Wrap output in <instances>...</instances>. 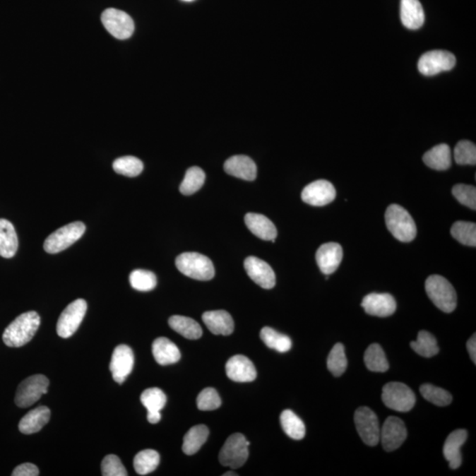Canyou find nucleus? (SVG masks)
Masks as SVG:
<instances>
[{
  "label": "nucleus",
  "mask_w": 476,
  "mask_h": 476,
  "mask_svg": "<svg viewBox=\"0 0 476 476\" xmlns=\"http://www.w3.org/2000/svg\"><path fill=\"white\" fill-rule=\"evenodd\" d=\"M245 225L252 234L262 240L275 243L277 230L275 225L265 215L249 213L244 218Z\"/></svg>",
  "instance_id": "23"
},
{
  "label": "nucleus",
  "mask_w": 476,
  "mask_h": 476,
  "mask_svg": "<svg viewBox=\"0 0 476 476\" xmlns=\"http://www.w3.org/2000/svg\"><path fill=\"white\" fill-rule=\"evenodd\" d=\"M336 190L328 181L317 180L308 184L302 191V200L314 207H323L335 201Z\"/></svg>",
  "instance_id": "14"
},
{
  "label": "nucleus",
  "mask_w": 476,
  "mask_h": 476,
  "mask_svg": "<svg viewBox=\"0 0 476 476\" xmlns=\"http://www.w3.org/2000/svg\"><path fill=\"white\" fill-rule=\"evenodd\" d=\"M454 159L460 165H475L476 147L473 142L460 141L454 148Z\"/></svg>",
  "instance_id": "43"
},
{
  "label": "nucleus",
  "mask_w": 476,
  "mask_h": 476,
  "mask_svg": "<svg viewBox=\"0 0 476 476\" xmlns=\"http://www.w3.org/2000/svg\"><path fill=\"white\" fill-rule=\"evenodd\" d=\"M407 436V428L403 421L395 417L387 418L382 429H380V439L383 449L387 452H393L399 448Z\"/></svg>",
  "instance_id": "13"
},
{
  "label": "nucleus",
  "mask_w": 476,
  "mask_h": 476,
  "mask_svg": "<svg viewBox=\"0 0 476 476\" xmlns=\"http://www.w3.org/2000/svg\"><path fill=\"white\" fill-rule=\"evenodd\" d=\"M343 258V248L337 243L322 244L316 254V261H317L319 269L328 276L336 271Z\"/></svg>",
  "instance_id": "18"
},
{
  "label": "nucleus",
  "mask_w": 476,
  "mask_h": 476,
  "mask_svg": "<svg viewBox=\"0 0 476 476\" xmlns=\"http://www.w3.org/2000/svg\"><path fill=\"white\" fill-rule=\"evenodd\" d=\"M244 269L249 277L265 290H271L275 286V273L271 266L262 259L248 257L244 261Z\"/></svg>",
  "instance_id": "16"
},
{
  "label": "nucleus",
  "mask_w": 476,
  "mask_h": 476,
  "mask_svg": "<svg viewBox=\"0 0 476 476\" xmlns=\"http://www.w3.org/2000/svg\"><path fill=\"white\" fill-rule=\"evenodd\" d=\"M49 381L45 376L37 374L30 376L18 386L16 404L19 407H28L47 393Z\"/></svg>",
  "instance_id": "8"
},
{
  "label": "nucleus",
  "mask_w": 476,
  "mask_h": 476,
  "mask_svg": "<svg viewBox=\"0 0 476 476\" xmlns=\"http://www.w3.org/2000/svg\"><path fill=\"white\" fill-rule=\"evenodd\" d=\"M202 319L208 330L215 335H230L234 331L233 319L226 311L205 312Z\"/></svg>",
  "instance_id": "22"
},
{
  "label": "nucleus",
  "mask_w": 476,
  "mask_h": 476,
  "mask_svg": "<svg viewBox=\"0 0 476 476\" xmlns=\"http://www.w3.org/2000/svg\"><path fill=\"white\" fill-rule=\"evenodd\" d=\"M169 325L174 331L189 340L200 339L203 333L198 322L184 316H172L169 319Z\"/></svg>",
  "instance_id": "29"
},
{
  "label": "nucleus",
  "mask_w": 476,
  "mask_h": 476,
  "mask_svg": "<svg viewBox=\"0 0 476 476\" xmlns=\"http://www.w3.org/2000/svg\"><path fill=\"white\" fill-rule=\"evenodd\" d=\"M422 160L431 169L446 170L452 165V153L448 145L439 144L426 152Z\"/></svg>",
  "instance_id": "27"
},
{
  "label": "nucleus",
  "mask_w": 476,
  "mask_h": 476,
  "mask_svg": "<svg viewBox=\"0 0 476 476\" xmlns=\"http://www.w3.org/2000/svg\"><path fill=\"white\" fill-rule=\"evenodd\" d=\"M468 432L466 429H456L451 433L444 445V456L448 460L449 466L452 470H457L463 463L460 448L467 441Z\"/></svg>",
  "instance_id": "21"
},
{
  "label": "nucleus",
  "mask_w": 476,
  "mask_h": 476,
  "mask_svg": "<svg viewBox=\"0 0 476 476\" xmlns=\"http://www.w3.org/2000/svg\"><path fill=\"white\" fill-rule=\"evenodd\" d=\"M386 223L392 235L403 243L413 241L417 237V229L413 218L399 205L393 204L386 209Z\"/></svg>",
  "instance_id": "2"
},
{
  "label": "nucleus",
  "mask_w": 476,
  "mask_h": 476,
  "mask_svg": "<svg viewBox=\"0 0 476 476\" xmlns=\"http://www.w3.org/2000/svg\"><path fill=\"white\" fill-rule=\"evenodd\" d=\"M468 352H470L472 361L476 364V337L475 335L471 337L467 343Z\"/></svg>",
  "instance_id": "48"
},
{
  "label": "nucleus",
  "mask_w": 476,
  "mask_h": 476,
  "mask_svg": "<svg viewBox=\"0 0 476 476\" xmlns=\"http://www.w3.org/2000/svg\"><path fill=\"white\" fill-rule=\"evenodd\" d=\"M225 170L230 176L246 181H254L257 177V166L246 155H234L227 160Z\"/></svg>",
  "instance_id": "20"
},
{
  "label": "nucleus",
  "mask_w": 476,
  "mask_h": 476,
  "mask_svg": "<svg viewBox=\"0 0 476 476\" xmlns=\"http://www.w3.org/2000/svg\"><path fill=\"white\" fill-rule=\"evenodd\" d=\"M88 309L87 302L77 299L71 303L62 312L56 324V333L66 339L74 335L83 322Z\"/></svg>",
  "instance_id": "9"
},
{
  "label": "nucleus",
  "mask_w": 476,
  "mask_h": 476,
  "mask_svg": "<svg viewBox=\"0 0 476 476\" xmlns=\"http://www.w3.org/2000/svg\"><path fill=\"white\" fill-rule=\"evenodd\" d=\"M226 373L228 378L235 382H251L257 378L254 364L250 359L242 355L229 359L226 364Z\"/></svg>",
  "instance_id": "19"
},
{
  "label": "nucleus",
  "mask_w": 476,
  "mask_h": 476,
  "mask_svg": "<svg viewBox=\"0 0 476 476\" xmlns=\"http://www.w3.org/2000/svg\"><path fill=\"white\" fill-rule=\"evenodd\" d=\"M161 413H148V421L150 422V424H157V422L161 421Z\"/></svg>",
  "instance_id": "49"
},
{
  "label": "nucleus",
  "mask_w": 476,
  "mask_h": 476,
  "mask_svg": "<svg viewBox=\"0 0 476 476\" xmlns=\"http://www.w3.org/2000/svg\"><path fill=\"white\" fill-rule=\"evenodd\" d=\"M152 352L157 364L162 366L176 364L181 358L179 347L165 337H160L153 343Z\"/></svg>",
  "instance_id": "26"
},
{
  "label": "nucleus",
  "mask_w": 476,
  "mask_h": 476,
  "mask_svg": "<svg viewBox=\"0 0 476 476\" xmlns=\"http://www.w3.org/2000/svg\"><path fill=\"white\" fill-rule=\"evenodd\" d=\"M222 475L223 476H237V474L234 473V472L229 471V472H227V473L223 474Z\"/></svg>",
  "instance_id": "50"
},
{
  "label": "nucleus",
  "mask_w": 476,
  "mask_h": 476,
  "mask_svg": "<svg viewBox=\"0 0 476 476\" xmlns=\"http://www.w3.org/2000/svg\"><path fill=\"white\" fill-rule=\"evenodd\" d=\"M40 323V316L33 311L18 316L4 332V343L11 347L26 345L37 332Z\"/></svg>",
  "instance_id": "1"
},
{
  "label": "nucleus",
  "mask_w": 476,
  "mask_h": 476,
  "mask_svg": "<svg viewBox=\"0 0 476 476\" xmlns=\"http://www.w3.org/2000/svg\"><path fill=\"white\" fill-rule=\"evenodd\" d=\"M176 266L183 275L198 280L214 278L215 268L211 259L198 252H184L176 259Z\"/></svg>",
  "instance_id": "4"
},
{
  "label": "nucleus",
  "mask_w": 476,
  "mask_h": 476,
  "mask_svg": "<svg viewBox=\"0 0 476 476\" xmlns=\"http://www.w3.org/2000/svg\"><path fill=\"white\" fill-rule=\"evenodd\" d=\"M208 436L209 429L207 426L203 424L194 426L184 436L183 452L187 456H194L207 441Z\"/></svg>",
  "instance_id": "30"
},
{
  "label": "nucleus",
  "mask_w": 476,
  "mask_h": 476,
  "mask_svg": "<svg viewBox=\"0 0 476 476\" xmlns=\"http://www.w3.org/2000/svg\"><path fill=\"white\" fill-rule=\"evenodd\" d=\"M456 65V56L446 51H432L424 53L419 59L418 70L425 76H433L450 71Z\"/></svg>",
  "instance_id": "12"
},
{
  "label": "nucleus",
  "mask_w": 476,
  "mask_h": 476,
  "mask_svg": "<svg viewBox=\"0 0 476 476\" xmlns=\"http://www.w3.org/2000/svg\"><path fill=\"white\" fill-rule=\"evenodd\" d=\"M86 226L76 222L62 227L49 235L44 241V248L49 254H56L66 250L83 236Z\"/></svg>",
  "instance_id": "5"
},
{
  "label": "nucleus",
  "mask_w": 476,
  "mask_h": 476,
  "mask_svg": "<svg viewBox=\"0 0 476 476\" xmlns=\"http://www.w3.org/2000/svg\"><path fill=\"white\" fill-rule=\"evenodd\" d=\"M451 234L460 244L475 247L476 225L474 222H456L451 229Z\"/></svg>",
  "instance_id": "39"
},
{
  "label": "nucleus",
  "mask_w": 476,
  "mask_h": 476,
  "mask_svg": "<svg viewBox=\"0 0 476 476\" xmlns=\"http://www.w3.org/2000/svg\"><path fill=\"white\" fill-rule=\"evenodd\" d=\"M159 463V453L151 449L141 451L133 460L134 470L141 475L152 473L157 468Z\"/></svg>",
  "instance_id": "34"
},
{
  "label": "nucleus",
  "mask_w": 476,
  "mask_h": 476,
  "mask_svg": "<svg viewBox=\"0 0 476 476\" xmlns=\"http://www.w3.org/2000/svg\"><path fill=\"white\" fill-rule=\"evenodd\" d=\"M141 401L147 408L148 413H161V410L165 407L167 397L161 389L153 387L142 393Z\"/></svg>",
  "instance_id": "37"
},
{
  "label": "nucleus",
  "mask_w": 476,
  "mask_h": 476,
  "mask_svg": "<svg viewBox=\"0 0 476 476\" xmlns=\"http://www.w3.org/2000/svg\"><path fill=\"white\" fill-rule=\"evenodd\" d=\"M425 290L429 299L436 307L446 314L456 310L457 294L456 290L445 277L434 275L426 280Z\"/></svg>",
  "instance_id": "3"
},
{
  "label": "nucleus",
  "mask_w": 476,
  "mask_h": 476,
  "mask_svg": "<svg viewBox=\"0 0 476 476\" xmlns=\"http://www.w3.org/2000/svg\"><path fill=\"white\" fill-rule=\"evenodd\" d=\"M222 405L218 391L212 387H208L201 391L197 398V406L202 411H211L218 410Z\"/></svg>",
  "instance_id": "44"
},
{
  "label": "nucleus",
  "mask_w": 476,
  "mask_h": 476,
  "mask_svg": "<svg viewBox=\"0 0 476 476\" xmlns=\"http://www.w3.org/2000/svg\"><path fill=\"white\" fill-rule=\"evenodd\" d=\"M382 400L387 407L398 412H408L414 407L415 395L405 383L391 382L383 387Z\"/></svg>",
  "instance_id": "7"
},
{
  "label": "nucleus",
  "mask_w": 476,
  "mask_h": 476,
  "mask_svg": "<svg viewBox=\"0 0 476 476\" xmlns=\"http://www.w3.org/2000/svg\"><path fill=\"white\" fill-rule=\"evenodd\" d=\"M130 283L134 290L145 292L155 289L157 279L154 273L148 270L137 269L131 273Z\"/></svg>",
  "instance_id": "41"
},
{
  "label": "nucleus",
  "mask_w": 476,
  "mask_h": 476,
  "mask_svg": "<svg viewBox=\"0 0 476 476\" xmlns=\"http://www.w3.org/2000/svg\"><path fill=\"white\" fill-rule=\"evenodd\" d=\"M364 362L366 367L371 371L386 372L388 371L389 364L386 354L379 344H371L365 351Z\"/></svg>",
  "instance_id": "33"
},
{
  "label": "nucleus",
  "mask_w": 476,
  "mask_h": 476,
  "mask_svg": "<svg viewBox=\"0 0 476 476\" xmlns=\"http://www.w3.org/2000/svg\"><path fill=\"white\" fill-rule=\"evenodd\" d=\"M261 338L269 349L275 350L280 353H286L292 347V342L289 336L282 335L268 326L262 328Z\"/></svg>",
  "instance_id": "32"
},
{
  "label": "nucleus",
  "mask_w": 476,
  "mask_h": 476,
  "mask_svg": "<svg viewBox=\"0 0 476 476\" xmlns=\"http://www.w3.org/2000/svg\"><path fill=\"white\" fill-rule=\"evenodd\" d=\"M420 392L425 400L436 405V406H448L453 401L452 394L447 392L446 390L431 385V383L422 385L420 387Z\"/></svg>",
  "instance_id": "40"
},
{
  "label": "nucleus",
  "mask_w": 476,
  "mask_h": 476,
  "mask_svg": "<svg viewBox=\"0 0 476 476\" xmlns=\"http://www.w3.org/2000/svg\"><path fill=\"white\" fill-rule=\"evenodd\" d=\"M102 475L105 476H126V468L118 456H107L102 461Z\"/></svg>",
  "instance_id": "46"
},
{
  "label": "nucleus",
  "mask_w": 476,
  "mask_h": 476,
  "mask_svg": "<svg viewBox=\"0 0 476 476\" xmlns=\"http://www.w3.org/2000/svg\"><path fill=\"white\" fill-rule=\"evenodd\" d=\"M13 476H37L39 470L35 465L32 463L20 464L14 468Z\"/></svg>",
  "instance_id": "47"
},
{
  "label": "nucleus",
  "mask_w": 476,
  "mask_h": 476,
  "mask_svg": "<svg viewBox=\"0 0 476 476\" xmlns=\"http://www.w3.org/2000/svg\"><path fill=\"white\" fill-rule=\"evenodd\" d=\"M347 366L345 349L342 343H337L329 354L328 368L333 376H340L345 372Z\"/></svg>",
  "instance_id": "42"
},
{
  "label": "nucleus",
  "mask_w": 476,
  "mask_h": 476,
  "mask_svg": "<svg viewBox=\"0 0 476 476\" xmlns=\"http://www.w3.org/2000/svg\"><path fill=\"white\" fill-rule=\"evenodd\" d=\"M102 23L109 34L119 40H124L133 35L134 23L129 14L123 11L109 8L102 14Z\"/></svg>",
  "instance_id": "10"
},
{
  "label": "nucleus",
  "mask_w": 476,
  "mask_h": 476,
  "mask_svg": "<svg viewBox=\"0 0 476 476\" xmlns=\"http://www.w3.org/2000/svg\"><path fill=\"white\" fill-rule=\"evenodd\" d=\"M280 420L284 432L290 438L294 440H301L304 438L305 425L304 422L293 411L284 410L280 415Z\"/></svg>",
  "instance_id": "31"
},
{
  "label": "nucleus",
  "mask_w": 476,
  "mask_h": 476,
  "mask_svg": "<svg viewBox=\"0 0 476 476\" xmlns=\"http://www.w3.org/2000/svg\"><path fill=\"white\" fill-rule=\"evenodd\" d=\"M18 237L13 225L6 219H0V256L11 258L18 250Z\"/></svg>",
  "instance_id": "28"
},
{
  "label": "nucleus",
  "mask_w": 476,
  "mask_h": 476,
  "mask_svg": "<svg viewBox=\"0 0 476 476\" xmlns=\"http://www.w3.org/2000/svg\"><path fill=\"white\" fill-rule=\"evenodd\" d=\"M51 418V410L47 407L41 406L28 412L21 419L19 429L25 435L34 434L40 432Z\"/></svg>",
  "instance_id": "25"
},
{
  "label": "nucleus",
  "mask_w": 476,
  "mask_h": 476,
  "mask_svg": "<svg viewBox=\"0 0 476 476\" xmlns=\"http://www.w3.org/2000/svg\"><path fill=\"white\" fill-rule=\"evenodd\" d=\"M183 1L191 2V1H194V0H183Z\"/></svg>",
  "instance_id": "51"
},
{
  "label": "nucleus",
  "mask_w": 476,
  "mask_h": 476,
  "mask_svg": "<svg viewBox=\"0 0 476 476\" xmlns=\"http://www.w3.org/2000/svg\"><path fill=\"white\" fill-rule=\"evenodd\" d=\"M453 194L460 204L475 210L476 189L475 186L463 184H457V186L453 188Z\"/></svg>",
  "instance_id": "45"
},
{
  "label": "nucleus",
  "mask_w": 476,
  "mask_h": 476,
  "mask_svg": "<svg viewBox=\"0 0 476 476\" xmlns=\"http://www.w3.org/2000/svg\"><path fill=\"white\" fill-rule=\"evenodd\" d=\"M113 169L120 175L134 177L140 175L143 170V162L134 156H124L115 160Z\"/></svg>",
  "instance_id": "38"
},
{
  "label": "nucleus",
  "mask_w": 476,
  "mask_h": 476,
  "mask_svg": "<svg viewBox=\"0 0 476 476\" xmlns=\"http://www.w3.org/2000/svg\"><path fill=\"white\" fill-rule=\"evenodd\" d=\"M401 23L408 30H415L424 23V11L419 0H401Z\"/></svg>",
  "instance_id": "24"
},
{
  "label": "nucleus",
  "mask_w": 476,
  "mask_h": 476,
  "mask_svg": "<svg viewBox=\"0 0 476 476\" xmlns=\"http://www.w3.org/2000/svg\"><path fill=\"white\" fill-rule=\"evenodd\" d=\"M205 179V172L200 167H191L187 169L183 182L180 184V193L186 196L196 193L203 186Z\"/></svg>",
  "instance_id": "35"
},
{
  "label": "nucleus",
  "mask_w": 476,
  "mask_h": 476,
  "mask_svg": "<svg viewBox=\"0 0 476 476\" xmlns=\"http://www.w3.org/2000/svg\"><path fill=\"white\" fill-rule=\"evenodd\" d=\"M133 365L134 355L131 347L123 344L116 347L109 364L113 379L120 385L123 383L133 371Z\"/></svg>",
  "instance_id": "15"
},
{
  "label": "nucleus",
  "mask_w": 476,
  "mask_h": 476,
  "mask_svg": "<svg viewBox=\"0 0 476 476\" xmlns=\"http://www.w3.org/2000/svg\"><path fill=\"white\" fill-rule=\"evenodd\" d=\"M250 442L240 433L230 436L219 454L220 463L223 466L237 470L246 463L249 457L248 446Z\"/></svg>",
  "instance_id": "6"
},
{
  "label": "nucleus",
  "mask_w": 476,
  "mask_h": 476,
  "mask_svg": "<svg viewBox=\"0 0 476 476\" xmlns=\"http://www.w3.org/2000/svg\"><path fill=\"white\" fill-rule=\"evenodd\" d=\"M410 346L415 353L426 358L434 357L439 352L435 337L427 331L419 333L417 340L412 342Z\"/></svg>",
  "instance_id": "36"
},
{
  "label": "nucleus",
  "mask_w": 476,
  "mask_h": 476,
  "mask_svg": "<svg viewBox=\"0 0 476 476\" xmlns=\"http://www.w3.org/2000/svg\"><path fill=\"white\" fill-rule=\"evenodd\" d=\"M359 436L366 445L376 446L380 441V426L376 414L369 407H359L355 413Z\"/></svg>",
  "instance_id": "11"
},
{
  "label": "nucleus",
  "mask_w": 476,
  "mask_h": 476,
  "mask_svg": "<svg viewBox=\"0 0 476 476\" xmlns=\"http://www.w3.org/2000/svg\"><path fill=\"white\" fill-rule=\"evenodd\" d=\"M362 307L369 315L386 318L395 312L397 305L392 294L371 293L362 299Z\"/></svg>",
  "instance_id": "17"
}]
</instances>
